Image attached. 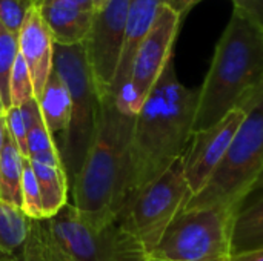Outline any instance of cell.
Returning a JSON list of instances; mask_svg holds the SVG:
<instances>
[{"label":"cell","instance_id":"1","mask_svg":"<svg viewBox=\"0 0 263 261\" xmlns=\"http://www.w3.org/2000/svg\"><path fill=\"white\" fill-rule=\"evenodd\" d=\"M134 118L117 106L114 95L102 97L94 140L69 188L71 205L94 229L119 222L129 200Z\"/></svg>","mask_w":263,"mask_h":261},{"label":"cell","instance_id":"2","mask_svg":"<svg viewBox=\"0 0 263 261\" xmlns=\"http://www.w3.org/2000/svg\"><path fill=\"white\" fill-rule=\"evenodd\" d=\"M197 105L199 88L180 83L173 57L134 118L129 198L182 158L194 132Z\"/></svg>","mask_w":263,"mask_h":261},{"label":"cell","instance_id":"3","mask_svg":"<svg viewBox=\"0 0 263 261\" xmlns=\"http://www.w3.org/2000/svg\"><path fill=\"white\" fill-rule=\"evenodd\" d=\"M262 89L263 31L233 9L199 88L194 131L216 125L236 108L245 111Z\"/></svg>","mask_w":263,"mask_h":261},{"label":"cell","instance_id":"4","mask_svg":"<svg viewBox=\"0 0 263 261\" xmlns=\"http://www.w3.org/2000/svg\"><path fill=\"white\" fill-rule=\"evenodd\" d=\"M245 111L247 117L223 162L208 185L191 197L183 209L216 208L236 215L263 174V89Z\"/></svg>","mask_w":263,"mask_h":261},{"label":"cell","instance_id":"5","mask_svg":"<svg viewBox=\"0 0 263 261\" xmlns=\"http://www.w3.org/2000/svg\"><path fill=\"white\" fill-rule=\"evenodd\" d=\"M52 69L62 78L71 95L69 125L57 142L62 165L71 188L94 140L102 98L83 43L71 46L54 43Z\"/></svg>","mask_w":263,"mask_h":261},{"label":"cell","instance_id":"6","mask_svg":"<svg viewBox=\"0 0 263 261\" xmlns=\"http://www.w3.org/2000/svg\"><path fill=\"white\" fill-rule=\"evenodd\" d=\"M191 197L183 162L179 158L159 178L129 198L119 222L149 255Z\"/></svg>","mask_w":263,"mask_h":261},{"label":"cell","instance_id":"7","mask_svg":"<svg viewBox=\"0 0 263 261\" xmlns=\"http://www.w3.org/2000/svg\"><path fill=\"white\" fill-rule=\"evenodd\" d=\"M234 214L216 209H182L149 254L168 261H228Z\"/></svg>","mask_w":263,"mask_h":261},{"label":"cell","instance_id":"8","mask_svg":"<svg viewBox=\"0 0 263 261\" xmlns=\"http://www.w3.org/2000/svg\"><path fill=\"white\" fill-rule=\"evenodd\" d=\"M45 222L54 243L71 261H143L148 255L120 222L94 229L71 203Z\"/></svg>","mask_w":263,"mask_h":261},{"label":"cell","instance_id":"9","mask_svg":"<svg viewBox=\"0 0 263 261\" xmlns=\"http://www.w3.org/2000/svg\"><path fill=\"white\" fill-rule=\"evenodd\" d=\"M182 22L183 17L177 11L168 5L162 6L137 51L128 85L116 95L117 106L125 114L136 115L140 111L166 63L174 57V45Z\"/></svg>","mask_w":263,"mask_h":261},{"label":"cell","instance_id":"10","mask_svg":"<svg viewBox=\"0 0 263 261\" xmlns=\"http://www.w3.org/2000/svg\"><path fill=\"white\" fill-rule=\"evenodd\" d=\"M128 5L129 0H111L102 11L94 12L89 31L83 40L100 98L111 94L123 48Z\"/></svg>","mask_w":263,"mask_h":261},{"label":"cell","instance_id":"11","mask_svg":"<svg viewBox=\"0 0 263 261\" xmlns=\"http://www.w3.org/2000/svg\"><path fill=\"white\" fill-rule=\"evenodd\" d=\"M245 117L247 111L236 108L216 125L193 132L188 148L182 155L183 174L193 197L208 185L223 162Z\"/></svg>","mask_w":263,"mask_h":261},{"label":"cell","instance_id":"12","mask_svg":"<svg viewBox=\"0 0 263 261\" xmlns=\"http://www.w3.org/2000/svg\"><path fill=\"white\" fill-rule=\"evenodd\" d=\"M17 38L18 54L23 57L31 74L34 97L39 98L52 72L54 40L37 6L28 12Z\"/></svg>","mask_w":263,"mask_h":261},{"label":"cell","instance_id":"13","mask_svg":"<svg viewBox=\"0 0 263 261\" xmlns=\"http://www.w3.org/2000/svg\"><path fill=\"white\" fill-rule=\"evenodd\" d=\"M163 5H168V0H129L123 48L111 86V95L116 97L128 85L137 51L151 31Z\"/></svg>","mask_w":263,"mask_h":261},{"label":"cell","instance_id":"14","mask_svg":"<svg viewBox=\"0 0 263 261\" xmlns=\"http://www.w3.org/2000/svg\"><path fill=\"white\" fill-rule=\"evenodd\" d=\"M37 8L52 35L54 43L65 46L83 43L89 31L94 11H86L63 0L45 2L37 5Z\"/></svg>","mask_w":263,"mask_h":261},{"label":"cell","instance_id":"15","mask_svg":"<svg viewBox=\"0 0 263 261\" xmlns=\"http://www.w3.org/2000/svg\"><path fill=\"white\" fill-rule=\"evenodd\" d=\"M37 102L48 131L52 135L63 134L71 118V95L54 69Z\"/></svg>","mask_w":263,"mask_h":261},{"label":"cell","instance_id":"16","mask_svg":"<svg viewBox=\"0 0 263 261\" xmlns=\"http://www.w3.org/2000/svg\"><path fill=\"white\" fill-rule=\"evenodd\" d=\"M263 248V197L250 205L233 218L231 255Z\"/></svg>","mask_w":263,"mask_h":261},{"label":"cell","instance_id":"17","mask_svg":"<svg viewBox=\"0 0 263 261\" xmlns=\"http://www.w3.org/2000/svg\"><path fill=\"white\" fill-rule=\"evenodd\" d=\"M31 166L40 188L45 220H48L68 205L69 182L63 168L46 166L35 162H31Z\"/></svg>","mask_w":263,"mask_h":261},{"label":"cell","instance_id":"18","mask_svg":"<svg viewBox=\"0 0 263 261\" xmlns=\"http://www.w3.org/2000/svg\"><path fill=\"white\" fill-rule=\"evenodd\" d=\"M31 223L20 208L0 200V261L11 260L25 246Z\"/></svg>","mask_w":263,"mask_h":261},{"label":"cell","instance_id":"19","mask_svg":"<svg viewBox=\"0 0 263 261\" xmlns=\"http://www.w3.org/2000/svg\"><path fill=\"white\" fill-rule=\"evenodd\" d=\"M25 160L26 158L22 157L12 137L6 134L3 152L0 157V200L15 208L22 206L20 183Z\"/></svg>","mask_w":263,"mask_h":261},{"label":"cell","instance_id":"20","mask_svg":"<svg viewBox=\"0 0 263 261\" xmlns=\"http://www.w3.org/2000/svg\"><path fill=\"white\" fill-rule=\"evenodd\" d=\"M8 261H71L54 243L46 222L32 220L29 237L22 251Z\"/></svg>","mask_w":263,"mask_h":261},{"label":"cell","instance_id":"21","mask_svg":"<svg viewBox=\"0 0 263 261\" xmlns=\"http://www.w3.org/2000/svg\"><path fill=\"white\" fill-rule=\"evenodd\" d=\"M28 160L46 166L63 168L55 138L48 131L45 122L28 129Z\"/></svg>","mask_w":263,"mask_h":261},{"label":"cell","instance_id":"22","mask_svg":"<svg viewBox=\"0 0 263 261\" xmlns=\"http://www.w3.org/2000/svg\"><path fill=\"white\" fill-rule=\"evenodd\" d=\"M18 55V38L0 23V97L5 109L11 108L9 77Z\"/></svg>","mask_w":263,"mask_h":261},{"label":"cell","instance_id":"23","mask_svg":"<svg viewBox=\"0 0 263 261\" xmlns=\"http://www.w3.org/2000/svg\"><path fill=\"white\" fill-rule=\"evenodd\" d=\"M20 197L22 206L20 209L29 220H45L43 205H42V194L32 171L31 162L26 158L23 162V172H22V183H20Z\"/></svg>","mask_w":263,"mask_h":261},{"label":"cell","instance_id":"24","mask_svg":"<svg viewBox=\"0 0 263 261\" xmlns=\"http://www.w3.org/2000/svg\"><path fill=\"white\" fill-rule=\"evenodd\" d=\"M31 98H34L31 74L23 57L18 54L12 66L11 77H9V102H11V106L20 108Z\"/></svg>","mask_w":263,"mask_h":261},{"label":"cell","instance_id":"25","mask_svg":"<svg viewBox=\"0 0 263 261\" xmlns=\"http://www.w3.org/2000/svg\"><path fill=\"white\" fill-rule=\"evenodd\" d=\"M35 0H0V23L14 35H18L28 12Z\"/></svg>","mask_w":263,"mask_h":261},{"label":"cell","instance_id":"26","mask_svg":"<svg viewBox=\"0 0 263 261\" xmlns=\"http://www.w3.org/2000/svg\"><path fill=\"white\" fill-rule=\"evenodd\" d=\"M5 125H6L8 134L12 137L14 143L17 145L22 157L28 158V129H26L25 120L22 117L20 108L11 106V108L6 109Z\"/></svg>","mask_w":263,"mask_h":261},{"label":"cell","instance_id":"27","mask_svg":"<svg viewBox=\"0 0 263 261\" xmlns=\"http://www.w3.org/2000/svg\"><path fill=\"white\" fill-rule=\"evenodd\" d=\"M234 9L263 31V0H233Z\"/></svg>","mask_w":263,"mask_h":261},{"label":"cell","instance_id":"28","mask_svg":"<svg viewBox=\"0 0 263 261\" xmlns=\"http://www.w3.org/2000/svg\"><path fill=\"white\" fill-rule=\"evenodd\" d=\"M202 0H168V6H171L174 11H177L183 18L188 15V12L199 5Z\"/></svg>","mask_w":263,"mask_h":261},{"label":"cell","instance_id":"29","mask_svg":"<svg viewBox=\"0 0 263 261\" xmlns=\"http://www.w3.org/2000/svg\"><path fill=\"white\" fill-rule=\"evenodd\" d=\"M228 261H263V248L250 251V252H242L237 255H231V258Z\"/></svg>","mask_w":263,"mask_h":261},{"label":"cell","instance_id":"30","mask_svg":"<svg viewBox=\"0 0 263 261\" xmlns=\"http://www.w3.org/2000/svg\"><path fill=\"white\" fill-rule=\"evenodd\" d=\"M45 2H51V0H35V6L37 5H42ZM63 2H69V3H74L86 11H92V5H91V0H63Z\"/></svg>","mask_w":263,"mask_h":261},{"label":"cell","instance_id":"31","mask_svg":"<svg viewBox=\"0 0 263 261\" xmlns=\"http://www.w3.org/2000/svg\"><path fill=\"white\" fill-rule=\"evenodd\" d=\"M6 125H5V117L0 118V157H2V152H3V146H5V140H6Z\"/></svg>","mask_w":263,"mask_h":261},{"label":"cell","instance_id":"32","mask_svg":"<svg viewBox=\"0 0 263 261\" xmlns=\"http://www.w3.org/2000/svg\"><path fill=\"white\" fill-rule=\"evenodd\" d=\"M111 0H91V5H92V11L97 12V11H102Z\"/></svg>","mask_w":263,"mask_h":261},{"label":"cell","instance_id":"33","mask_svg":"<svg viewBox=\"0 0 263 261\" xmlns=\"http://www.w3.org/2000/svg\"><path fill=\"white\" fill-rule=\"evenodd\" d=\"M254 191H263V174L259 177V180L254 183V186H253L251 192H254Z\"/></svg>","mask_w":263,"mask_h":261},{"label":"cell","instance_id":"34","mask_svg":"<svg viewBox=\"0 0 263 261\" xmlns=\"http://www.w3.org/2000/svg\"><path fill=\"white\" fill-rule=\"evenodd\" d=\"M143 261H168V260H162V258H156V257H151V255H146V258Z\"/></svg>","mask_w":263,"mask_h":261},{"label":"cell","instance_id":"35","mask_svg":"<svg viewBox=\"0 0 263 261\" xmlns=\"http://www.w3.org/2000/svg\"><path fill=\"white\" fill-rule=\"evenodd\" d=\"M5 114H6V109H5L3 103L0 102V118H2V117H5Z\"/></svg>","mask_w":263,"mask_h":261},{"label":"cell","instance_id":"36","mask_svg":"<svg viewBox=\"0 0 263 261\" xmlns=\"http://www.w3.org/2000/svg\"><path fill=\"white\" fill-rule=\"evenodd\" d=\"M0 102H2V97H0ZM2 103H3V102H2Z\"/></svg>","mask_w":263,"mask_h":261}]
</instances>
